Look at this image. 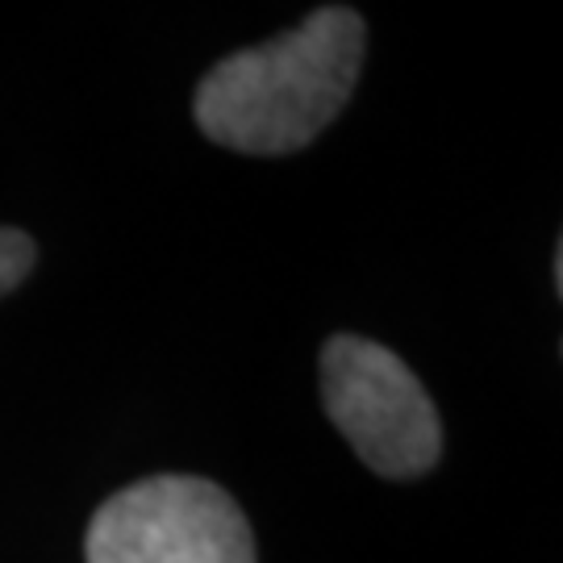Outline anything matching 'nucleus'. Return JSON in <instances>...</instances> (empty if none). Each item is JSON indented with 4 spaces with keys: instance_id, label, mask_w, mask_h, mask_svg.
<instances>
[{
    "instance_id": "nucleus-1",
    "label": "nucleus",
    "mask_w": 563,
    "mask_h": 563,
    "mask_svg": "<svg viewBox=\"0 0 563 563\" xmlns=\"http://www.w3.org/2000/svg\"><path fill=\"white\" fill-rule=\"evenodd\" d=\"M355 9H318L280 38L222 59L197 88V125L242 155H292L339 118L363 71Z\"/></svg>"
},
{
    "instance_id": "nucleus-2",
    "label": "nucleus",
    "mask_w": 563,
    "mask_h": 563,
    "mask_svg": "<svg viewBox=\"0 0 563 563\" xmlns=\"http://www.w3.org/2000/svg\"><path fill=\"white\" fill-rule=\"evenodd\" d=\"M322 401L376 476L413 481L443 455V422L422 380L388 346L334 334L322 346Z\"/></svg>"
},
{
    "instance_id": "nucleus-3",
    "label": "nucleus",
    "mask_w": 563,
    "mask_h": 563,
    "mask_svg": "<svg viewBox=\"0 0 563 563\" xmlns=\"http://www.w3.org/2000/svg\"><path fill=\"white\" fill-rule=\"evenodd\" d=\"M84 555L88 563H255V534L222 484L151 476L97 509Z\"/></svg>"
},
{
    "instance_id": "nucleus-4",
    "label": "nucleus",
    "mask_w": 563,
    "mask_h": 563,
    "mask_svg": "<svg viewBox=\"0 0 563 563\" xmlns=\"http://www.w3.org/2000/svg\"><path fill=\"white\" fill-rule=\"evenodd\" d=\"M34 260H38L34 239H30V234H21V230L0 225V297H4V292H13V288L30 276Z\"/></svg>"
}]
</instances>
